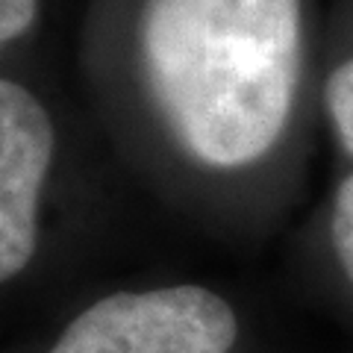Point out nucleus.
<instances>
[{
  "label": "nucleus",
  "mask_w": 353,
  "mask_h": 353,
  "mask_svg": "<svg viewBox=\"0 0 353 353\" xmlns=\"http://www.w3.org/2000/svg\"><path fill=\"white\" fill-rule=\"evenodd\" d=\"M321 36L318 0H97L85 62L185 206L256 230L321 136Z\"/></svg>",
  "instance_id": "obj_1"
},
{
  "label": "nucleus",
  "mask_w": 353,
  "mask_h": 353,
  "mask_svg": "<svg viewBox=\"0 0 353 353\" xmlns=\"http://www.w3.org/2000/svg\"><path fill=\"white\" fill-rule=\"evenodd\" d=\"M248 341L250 324L227 292L174 280L97 297L48 353H245Z\"/></svg>",
  "instance_id": "obj_2"
},
{
  "label": "nucleus",
  "mask_w": 353,
  "mask_h": 353,
  "mask_svg": "<svg viewBox=\"0 0 353 353\" xmlns=\"http://www.w3.org/2000/svg\"><path fill=\"white\" fill-rule=\"evenodd\" d=\"M59 124L32 83L0 68V285L24 277L39 253Z\"/></svg>",
  "instance_id": "obj_3"
},
{
  "label": "nucleus",
  "mask_w": 353,
  "mask_h": 353,
  "mask_svg": "<svg viewBox=\"0 0 353 353\" xmlns=\"http://www.w3.org/2000/svg\"><path fill=\"white\" fill-rule=\"evenodd\" d=\"M306 268L324 306L353 336V168H336L309 218Z\"/></svg>",
  "instance_id": "obj_4"
},
{
  "label": "nucleus",
  "mask_w": 353,
  "mask_h": 353,
  "mask_svg": "<svg viewBox=\"0 0 353 353\" xmlns=\"http://www.w3.org/2000/svg\"><path fill=\"white\" fill-rule=\"evenodd\" d=\"M318 127L336 168H353V0L324 6Z\"/></svg>",
  "instance_id": "obj_5"
},
{
  "label": "nucleus",
  "mask_w": 353,
  "mask_h": 353,
  "mask_svg": "<svg viewBox=\"0 0 353 353\" xmlns=\"http://www.w3.org/2000/svg\"><path fill=\"white\" fill-rule=\"evenodd\" d=\"M44 18V0H0V68L36 36Z\"/></svg>",
  "instance_id": "obj_6"
}]
</instances>
